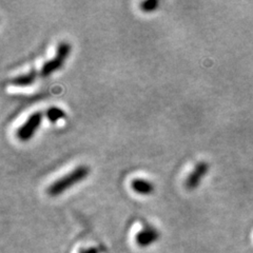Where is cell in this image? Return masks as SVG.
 Listing matches in <instances>:
<instances>
[{"label": "cell", "instance_id": "5", "mask_svg": "<svg viewBox=\"0 0 253 253\" xmlns=\"http://www.w3.org/2000/svg\"><path fill=\"white\" fill-rule=\"evenodd\" d=\"M209 171V165L206 162H201L195 166L193 171L189 174L185 185L188 190H194L200 186L201 181L206 176V174Z\"/></svg>", "mask_w": 253, "mask_h": 253}, {"label": "cell", "instance_id": "9", "mask_svg": "<svg viewBox=\"0 0 253 253\" xmlns=\"http://www.w3.org/2000/svg\"><path fill=\"white\" fill-rule=\"evenodd\" d=\"M158 5H160V2H158L157 0H148V1H144L139 4L140 10L146 13L154 12L158 7Z\"/></svg>", "mask_w": 253, "mask_h": 253}, {"label": "cell", "instance_id": "10", "mask_svg": "<svg viewBox=\"0 0 253 253\" xmlns=\"http://www.w3.org/2000/svg\"><path fill=\"white\" fill-rule=\"evenodd\" d=\"M79 253H99L98 249L97 248H94V247H91V248H85V249H82L81 252Z\"/></svg>", "mask_w": 253, "mask_h": 253}, {"label": "cell", "instance_id": "7", "mask_svg": "<svg viewBox=\"0 0 253 253\" xmlns=\"http://www.w3.org/2000/svg\"><path fill=\"white\" fill-rule=\"evenodd\" d=\"M38 75L39 73L35 69H32L28 73L15 76L11 81V84L13 85H17V86H28L35 83Z\"/></svg>", "mask_w": 253, "mask_h": 253}, {"label": "cell", "instance_id": "1", "mask_svg": "<svg viewBox=\"0 0 253 253\" xmlns=\"http://www.w3.org/2000/svg\"><path fill=\"white\" fill-rule=\"evenodd\" d=\"M89 174L90 168L88 166H77L76 168L66 174V175H63L60 178L53 181V183L46 188V193L53 197L58 196L61 193L67 191L70 188H72L74 185L81 183V181L85 179Z\"/></svg>", "mask_w": 253, "mask_h": 253}, {"label": "cell", "instance_id": "2", "mask_svg": "<svg viewBox=\"0 0 253 253\" xmlns=\"http://www.w3.org/2000/svg\"><path fill=\"white\" fill-rule=\"evenodd\" d=\"M70 52H71V44L69 42H59L58 45L56 46V52H55L54 57L46 60L43 63L39 75L42 77H47L56 72L57 70H59L62 67L63 63H65V60L70 55Z\"/></svg>", "mask_w": 253, "mask_h": 253}, {"label": "cell", "instance_id": "4", "mask_svg": "<svg viewBox=\"0 0 253 253\" xmlns=\"http://www.w3.org/2000/svg\"><path fill=\"white\" fill-rule=\"evenodd\" d=\"M160 237L161 234L157 229H155L153 226H146L136 234L135 242L138 247L148 248L160 240Z\"/></svg>", "mask_w": 253, "mask_h": 253}, {"label": "cell", "instance_id": "3", "mask_svg": "<svg viewBox=\"0 0 253 253\" xmlns=\"http://www.w3.org/2000/svg\"><path fill=\"white\" fill-rule=\"evenodd\" d=\"M42 123V112L36 111V112L32 113L27 118V121L19 126L18 130L16 131V136H17L20 141H29L34 137L35 133L38 131Z\"/></svg>", "mask_w": 253, "mask_h": 253}, {"label": "cell", "instance_id": "8", "mask_svg": "<svg viewBox=\"0 0 253 253\" xmlns=\"http://www.w3.org/2000/svg\"><path fill=\"white\" fill-rule=\"evenodd\" d=\"M45 116H46L47 120H49V122H51L52 124H55V123L59 122L60 120H62V118H65L66 113L61 108L53 106V107H51V108L46 110Z\"/></svg>", "mask_w": 253, "mask_h": 253}, {"label": "cell", "instance_id": "6", "mask_svg": "<svg viewBox=\"0 0 253 253\" xmlns=\"http://www.w3.org/2000/svg\"><path fill=\"white\" fill-rule=\"evenodd\" d=\"M131 189L140 195H149L154 191V185L147 179L135 178L131 181Z\"/></svg>", "mask_w": 253, "mask_h": 253}]
</instances>
